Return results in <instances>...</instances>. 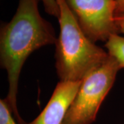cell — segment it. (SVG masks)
<instances>
[{
	"label": "cell",
	"instance_id": "cell-9",
	"mask_svg": "<svg viewBox=\"0 0 124 124\" xmlns=\"http://www.w3.org/2000/svg\"><path fill=\"white\" fill-rule=\"evenodd\" d=\"M116 7L115 11V17L124 15V0H116Z\"/></svg>",
	"mask_w": 124,
	"mask_h": 124
},
{
	"label": "cell",
	"instance_id": "cell-7",
	"mask_svg": "<svg viewBox=\"0 0 124 124\" xmlns=\"http://www.w3.org/2000/svg\"><path fill=\"white\" fill-rule=\"evenodd\" d=\"M12 111L6 99L0 101V124H17L12 116Z\"/></svg>",
	"mask_w": 124,
	"mask_h": 124
},
{
	"label": "cell",
	"instance_id": "cell-1",
	"mask_svg": "<svg viewBox=\"0 0 124 124\" xmlns=\"http://www.w3.org/2000/svg\"><path fill=\"white\" fill-rule=\"evenodd\" d=\"M39 0H19L17 11L0 31L1 67L8 75V93L5 99L19 124H25L18 112L17 94L23 65L32 53L55 44L57 39L53 26L39 10Z\"/></svg>",
	"mask_w": 124,
	"mask_h": 124
},
{
	"label": "cell",
	"instance_id": "cell-10",
	"mask_svg": "<svg viewBox=\"0 0 124 124\" xmlns=\"http://www.w3.org/2000/svg\"><path fill=\"white\" fill-rule=\"evenodd\" d=\"M115 22L120 33L124 34V15L115 17Z\"/></svg>",
	"mask_w": 124,
	"mask_h": 124
},
{
	"label": "cell",
	"instance_id": "cell-4",
	"mask_svg": "<svg viewBox=\"0 0 124 124\" xmlns=\"http://www.w3.org/2000/svg\"><path fill=\"white\" fill-rule=\"evenodd\" d=\"M81 30L89 39L107 41L119 33L115 22L116 0H66Z\"/></svg>",
	"mask_w": 124,
	"mask_h": 124
},
{
	"label": "cell",
	"instance_id": "cell-6",
	"mask_svg": "<svg viewBox=\"0 0 124 124\" xmlns=\"http://www.w3.org/2000/svg\"><path fill=\"white\" fill-rule=\"evenodd\" d=\"M105 47L108 50V53L115 58L120 68H124V37L114 34L108 38Z\"/></svg>",
	"mask_w": 124,
	"mask_h": 124
},
{
	"label": "cell",
	"instance_id": "cell-3",
	"mask_svg": "<svg viewBox=\"0 0 124 124\" xmlns=\"http://www.w3.org/2000/svg\"><path fill=\"white\" fill-rule=\"evenodd\" d=\"M120 69L115 59L109 55L106 62L86 76L62 124H93Z\"/></svg>",
	"mask_w": 124,
	"mask_h": 124
},
{
	"label": "cell",
	"instance_id": "cell-5",
	"mask_svg": "<svg viewBox=\"0 0 124 124\" xmlns=\"http://www.w3.org/2000/svg\"><path fill=\"white\" fill-rule=\"evenodd\" d=\"M82 81H60L45 108L28 124H62Z\"/></svg>",
	"mask_w": 124,
	"mask_h": 124
},
{
	"label": "cell",
	"instance_id": "cell-8",
	"mask_svg": "<svg viewBox=\"0 0 124 124\" xmlns=\"http://www.w3.org/2000/svg\"><path fill=\"white\" fill-rule=\"evenodd\" d=\"M44 4L46 13L59 19V7L57 0H41Z\"/></svg>",
	"mask_w": 124,
	"mask_h": 124
},
{
	"label": "cell",
	"instance_id": "cell-2",
	"mask_svg": "<svg viewBox=\"0 0 124 124\" xmlns=\"http://www.w3.org/2000/svg\"><path fill=\"white\" fill-rule=\"evenodd\" d=\"M60 33L56 43V69L60 81H82L106 62L109 54L89 39L66 0H57Z\"/></svg>",
	"mask_w": 124,
	"mask_h": 124
}]
</instances>
